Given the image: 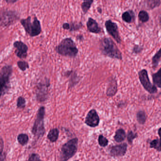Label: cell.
I'll return each mask as SVG.
<instances>
[{"label":"cell","instance_id":"obj_23","mask_svg":"<svg viewBox=\"0 0 161 161\" xmlns=\"http://www.w3.org/2000/svg\"><path fill=\"white\" fill-rule=\"evenodd\" d=\"M138 19L142 23H147L149 20V15L145 10H141L138 13Z\"/></svg>","mask_w":161,"mask_h":161},{"label":"cell","instance_id":"obj_40","mask_svg":"<svg viewBox=\"0 0 161 161\" xmlns=\"http://www.w3.org/2000/svg\"><path fill=\"white\" fill-rule=\"evenodd\" d=\"M158 133L160 137H161V128H160V129L158 130Z\"/></svg>","mask_w":161,"mask_h":161},{"label":"cell","instance_id":"obj_29","mask_svg":"<svg viewBox=\"0 0 161 161\" xmlns=\"http://www.w3.org/2000/svg\"><path fill=\"white\" fill-rule=\"evenodd\" d=\"M98 144L99 146L101 147H106L107 145H108V139L104 137L103 135H100L98 136Z\"/></svg>","mask_w":161,"mask_h":161},{"label":"cell","instance_id":"obj_24","mask_svg":"<svg viewBox=\"0 0 161 161\" xmlns=\"http://www.w3.org/2000/svg\"><path fill=\"white\" fill-rule=\"evenodd\" d=\"M147 7L148 10H153L159 7L161 4L160 0H148L146 2Z\"/></svg>","mask_w":161,"mask_h":161},{"label":"cell","instance_id":"obj_3","mask_svg":"<svg viewBox=\"0 0 161 161\" xmlns=\"http://www.w3.org/2000/svg\"><path fill=\"white\" fill-rule=\"evenodd\" d=\"M26 33L31 37H35L39 35L42 32V27L40 21L35 16L33 18L31 16H28L27 18L22 19L20 20Z\"/></svg>","mask_w":161,"mask_h":161},{"label":"cell","instance_id":"obj_16","mask_svg":"<svg viewBox=\"0 0 161 161\" xmlns=\"http://www.w3.org/2000/svg\"><path fill=\"white\" fill-rule=\"evenodd\" d=\"M64 77L66 78H69V88L74 87L80 80V78L76 71L73 70H69L65 71L64 74Z\"/></svg>","mask_w":161,"mask_h":161},{"label":"cell","instance_id":"obj_12","mask_svg":"<svg viewBox=\"0 0 161 161\" xmlns=\"http://www.w3.org/2000/svg\"><path fill=\"white\" fill-rule=\"evenodd\" d=\"M14 47L16 49L15 53L20 59H25L28 56L29 47L24 42L21 41H16L14 42Z\"/></svg>","mask_w":161,"mask_h":161},{"label":"cell","instance_id":"obj_15","mask_svg":"<svg viewBox=\"0 0 161 161\" xmlns=\"http://www.w3.org/2000/svg\"><path fill=\"white\" fill-rule=\"evenodd\" d=\"M86 27L88 31L94 34H100L102 31L101 28L100 27L98 22L91 17L88 18L86 22Z\"/></svg>","mask_w":161,"mask_h":161},{"label":"cell","instance_id":"obj_30","mask_svg":"<svg viewBox=\"0 0 161 161\" xmlns=\"http://www.w3.org/2000/svg\"><path fill=\"white\" fill-rule=\"evenodd\" d=\"M26 99L23 97H19L17 100V106L19 109H24L26 107Z\"/></svg>","mask_w":161,"mask_h":161},{"label":"cell","instance_id":"obj_11","mask_svg":"<svg viewBox=\"0 0 161 161\" xmlns=\"http://www.w3.org/2000/svg\"><path fill=\"white\" fill-rule=\"evenodd\" d=\"M100 122V118L95 109L90 110L86 117L85 123L91 128H95L98 126Z\"/></svg>","mask_w":161,"mask_h":161},{"label":"cell","instance_id":"obj_39","mask_svg":"<svg viewBox=\"0 0 161 161\" xmlns=\"http://www.w3.org/2000/svg\"><path fill=\"white\" fill-rule=\"evenodd\" d=\"M97 12H98L99 14H101L102 13V9L100 7H97Z\"/></svg>","mask_w":161,"mask_h":161},{"label":"cell","instance_id":"obj_28","mask_svg":"<svg viewBox=\"0 0 161 161\" xmlns=\"http://www.w3.org/2000/svg\"><path fill=\"white\" fill-rule=\"evenodd\" d=\"M94 3L93 0L91 1H84L81 4V9L84 14H86L91 8L92 4Z\"/></svg>","mask_w":161,"mask_h":161},{"label":"cell","instance_id":"obj_2","mask_svg":"<svg viewBox=\"0 0 161 161\" xmlns=\"http://www.w3.org/2000/svg\"><path fill=\"white\" fill-rule=\"evenodd\" d=\"M55 50L62 56L71 58H75L79 53L77 45L71 37L63 39L55 47Z\"/></svg>","mask_w":161,"mask_h":161},{"label":"cell","instance_id":"obj_20","mask_svg":"<svg viewBox=\"0 0 161 161\" xmlns=\"http://www.w3.org/2000/svg\"><path fill=\"white\" fill-rule=\"evenodd\" d=\"M59 133L60 131L57 128L51 129L48 134V139L52 143H55L58 140Z\"/></svg>","mask_w":161,"mask_h":161},{"label":"cell","instance_id":"obj_42","mask_svg":"<svg viewBox=\"0 0 161 161\" xmlns=\"http://www.w3.org/2000/svg\"><path fill=\"white\" fill-rule=\"evenodd\" d=\"M79 161V160H76V161Z\"/></svg>","mask_w":161,"mask_h":161},{"label":"cell","instance_id":"obj_41","mask_svg":"<svg viewBox=\"0 0 161 161\" xmlns=\"http://www.w3.org/2000/svg\"><path fill=\"white\" fill-rule=\"evenodd\" d=\"M159 22H160V24L161 25V14H160V16L159 17Z\"/></svg>","mask_w":161,"mask_h":161},{"label":"cell","instance_id":"obj_25","mask_svg":"<svg viewBox=\"0 0 161 161\" xmlns=\"http://www.w3.org/2000/svg\"><path fill=\"white\" fill-rule=\"evenodd\" d=\"M17 140L19 143L22 146L27 145L29 141V137L26 133L19 134L17 136Z\"/></svg>","mask_w":161,"mask_h":161},{"label":"cell","instance_id":"obj_35","mask_svg":"<svg viewBox=\"0 0 161 161\" xmlns=\"http://www.w3.org/2000/svg\"><path fill=\"white\" fill-rule=\"evenodd\" d=\"M3 148H4V142L2 137H1L0 141V154H1L3 152Z\"/></svg>","mask_w":161,"mask_h":161},{"label":"cell","instance_id":"obj_13","mask_svg":"<svg viewBox=\"0 0 161 161\" xmlns=\"http://www.w3.org/2000/svg\"><path fill=\"white\" fill-rule=\"evenodd\" d=\"M127 147L128 145L126 143L113 146L110 149V155L113 157H122L126 153Z\"/></svg>","mask_w":161,"mask_h":161},{"label":"cell","instance_id":"obj_4","mask_svg":"<svg viewBox=\"0 0 161 161\" xmlns=\"http://www.w3.org/2000/svg\"><path fill=\"white\" fill-rule=\"evenodd\" d=\"M45 114L46 108L45 106H41L37 111L36 118L31 130L34 137L37 139L43 137L46 133L44 123Z\"/></svg>","mask_w":161,"mask_h":161},{"label":"cell","instance_id":"obj_37","mask_svg":"<svg viewBox=\"0 0 161 161\" xmlns=\"http://www.w3.org/2000/svg\"><path fill=\"white\" fill-rule=\"evenodd\" d=\"M18 1V0H5V2L7 3H12V4L16 3Z\"/></svg>","mask_w":161,"mask_h":161},{"label":"cell","instance_id":"obj_7","mask_svg":"<svg viewBox=\"0 0 161 161\" xmlns=\"http://www.w3.org/2000/svg\"><path fill=\"white\" fill-rule=\"evenodd\" d=\"M138 79L144 89L150 94H156L158 91L157 87L152 84L150 80L147 70L145 69L138 72Z\"/></svg>","mask_w":161,"mask_h":161},{"label":"cell","instance_id":"obj_26","mask_svg":"<svg viewBox=\"0 0 161 161\" xmlns=\"http://www.w3.org/2000/svg\"><path fill=\"white\" fill-rule=\"evenodd\" d=\"M136 119L138 123L141 125L145 124L147 120L146 113L143 110H140L136 114Z\"/></svg>","mask_w":161,"mask_h":161},{"label":"cell","instance_id":"obj_21","mask_svg":"<svg viewBox=\"0 0 161 161\" xmlns=\"http://www.w3.org/2000/svg\"><path fill=\"white\" fill-rule=\"evenodd\" d=\"M126 138V134L125 130L123 129H119L117 130L115 132L114 138L116 142L120 143L123 142Z\"/></svg>","mask_w":161,"mask_h":161},{"label":"cell","instance_id":"obj_33","mask_svg":"<svg viewBox=\"0 0 161 161\" xmlns=\"http://www.w3.org/2000/svg\"><path fill=\"white\" fill-rule=\"evenodd\" d=\"M144 49L143 46L139 45H135L132 49V53L135 54H140Z\"/></svg>","mask_w":161,"mask_h":161},{"label":"cell","instance_id":"obj_34","mask_svg":"<svg viewBox=\"0 0 161 161\" xmlns=\"http://www.w3.org/2000/svg\"><path fill=\"white\" fill-rule=\"evenodd\" d=\"M27 161H42L40 159L39 154L36 153H33L30 155L29 159Z\"/></svg>","mask_w":161,"mask_h":161},{"label":"cell","instance_id":"obj_31","mask_svg":"<svg viewBox=\"0 0 161 161\" xmlns=\"http://www.w3.org/2000/svg\"><path fill=\"white\" fill-rule=\"evenodd\" d=\"M17 66L22 71H25L30 68V65L28 62L24 61H19L17 62Z\"/></svg>","mask_w":161,"mask_h":161},{"label":"cell","instance_id":"obj_22","mask_svg":"<svg viewBox=\"0 0 161 161\" xmlns=\"http://www.w3.org/2000/svg\"><path fill=\"white\" fill-rule=\"evenodd\" d=\"M161 60V48L154 54L152 58L153 69H155L158 67Z\"/></svg>","mask_w":161,"mask_h":161},{"label":"cell","instance_id":"obj_14","mask_svg":"<svg viewBox=\"0 0 161 161\" xmlns=\"http://www.w3.org/2000/svg\"><path fill=\"white\" fill-rule=\"evenodd\" d=\"M118 92L117 81L116 78L111 77L109 80L107 89L106 96L108 97H113L115 96Z\"/></svg>","mask_w":161,"mask_h":161},{"label":"cell","instance_id":"obj_18","mask_svg":"<svg viewBox=\"0 0 161 161\" xmlns=\"http://www.w3.org/2000/svg\"><path fill=\"white\" fill-rule=\"evenodd\" d=\"M135 14L133 10H130L125 11L121 15V19L124 22L130 24L134 22L135 20Z\"/></svg>","mask_w":161,"mask_h":161},{"label":"cell","instance_id":"obj_19","mask_svg":"<svg viewBox=\"0 0 161 161\" xmlns=\"http://www.w3.org/2000/svg\"><path fill=\"white\" fill-rule=\"evenodd\" d=\"M153 85L157 87L161 88V67L159 70L152 75Z\"/></svg>","mask_w":161,"mask_h":161},{"label":"cell","instance_id":"obj_10","mask_svg":"<svg viewBox=\"0 0 161 161\" xmlns=\"http://www.w3.org/2000/svg\"><path fill=\"white\" fill-rule=\"evenodd\" d=\"M106 31L110 35L118 44H121L122 42L120 34L119 31L118 26L116 22H114L111 19L106 20L104 23Z\"/></svg>","mask_w":161,"mask_h":161},{"label":"cell","instance_id":"obj_32","mask_svg":"<svg viewBox=\"0 0 161 161\" xmlns=\"http://www.w3.org/2000/svg\"><path fill=\"white\" fill-rule=\"evenodd\" d=\"M137 137V135L136 133H134L132 131L130 130L128 132L127 134V138L129 144H131L132 143L134 139Z\"/></svg>","mask_w":161,"mask_h":161},{"label":"cell","instance_id":"obj_17","mask_svg":"<svg viewBox=\"0 0 161 161\" xmlns=\"http://www.w3.org/2000/svg\"><path fill=\"white\" fill-rule=\"evenodd\" d=\"M83 25L81 22H71L70 23H64L62 28L65 30H68L70 32L78 31L82 28Z\"/></svg>","mask_w":161,"mask_h":161},{"label":"cell","instance_id":"obj_1","mask_svg":"<svg viewBox=\"0 0 161 161\" xmlns=\"http://www.w3.org/2000/svg\"><path fill=\"white\" fill-rule=\"evenodd\" d=\"M99 48L104 56L111 59L122 61V53L114 42L110 37H104L100 39Z\"/></svg>","mask_w":161,"mask_h":161},{"label":"cell","instance_id":"obj_36","mask_svg":"<svg viewBox=\"0 0 161 161\" xmlns=\"http://www.w3.org/2000/svg\"><path fill=\"white\" fill-rule=\"evenodd\" d=\"M6 153L3 152L0 155V161H4L6 159Z\"/></svg>","mask_w":161,"mask_h":161},{"label":"cell","instance_id":"obj_27","mask_svg":"<svg viewBox=\"0 0 161 161\" xmlns=\"http://www.w3.org/2000/svg\"><path fill=\"white\" fill-rule=\"evenodd\" d=\"M160 139H154L150 143V147L154 148L158 151H161V137Z\"/></svg>","mask_w":161,"mask_h":161},{"label":"cell","instance_id":"obj_9","mask_svg":"<svg viewBox=\"0 0 161 161\" xmlns=\"http://www.w3.org/2000/svg\"><path fill=\"white\" fill-rule=\"evenodd\" d=\"M19 18L18 14L15 11L3 10L1 14V25L7 27L14 23Z\"/></svg>","mask_w":161,"mask_h":161},{"label":"cell","instance_id":"obj_6","mask_svg":"<svg viewBox=\"0 0 161 161\" xmlns=\"http://www.w3.org/2000/svg\"><path fill=\"white\" fill-rule=\"evenodd\" d=\"M13 66L11 65H6L3 67L0 71V85L1 96L3 97L8 93L11 88L10 79L13 74Z\"/></svg>","mask_w":161,"mask_h":161},{"label":"cell","instance_id":"obj_8","mask_svg":"<svg viewBox=\"0 0 161 161\" xmlns=\"http://www.w3.org/2000/svg\"><path fill=\"white\" fill-rule=\"evenodd\" d=\"M50 86V80L48 79H46L44 81L37 84L36 92V98L37 102L43 103L47 100Z\"/></svg>","mask_w":161,"mask_h":161},{"label":"cell","instance_id":"obj_5","mask_svg":"<svg viewBox=\"0 0 161 161\" xmlns=\"http://www.w3.org/2000/svg\"><path fill=\"white\" fill-rule=\"evenodd\" d=\"M79 139L72 138L63 145L60 153V161H67L76 154L78 151Z\"/></svg>","mask_w":161,"mask_h":161},{"label":"cell","instance_id":"obj_38","mask_svg":"<svg viewBox=\"0 0 161 161\" xmlns=\"http://www.w3.org/2000/svg\"><path fill=\"white\" fill-rule=\"evenodd\" d=\"M76 38L78 40H80V41H83L84 40V36L82 35H79L77 36Z\"/></svg>","mask_w":161,"mask_h":161}]
</instances>
